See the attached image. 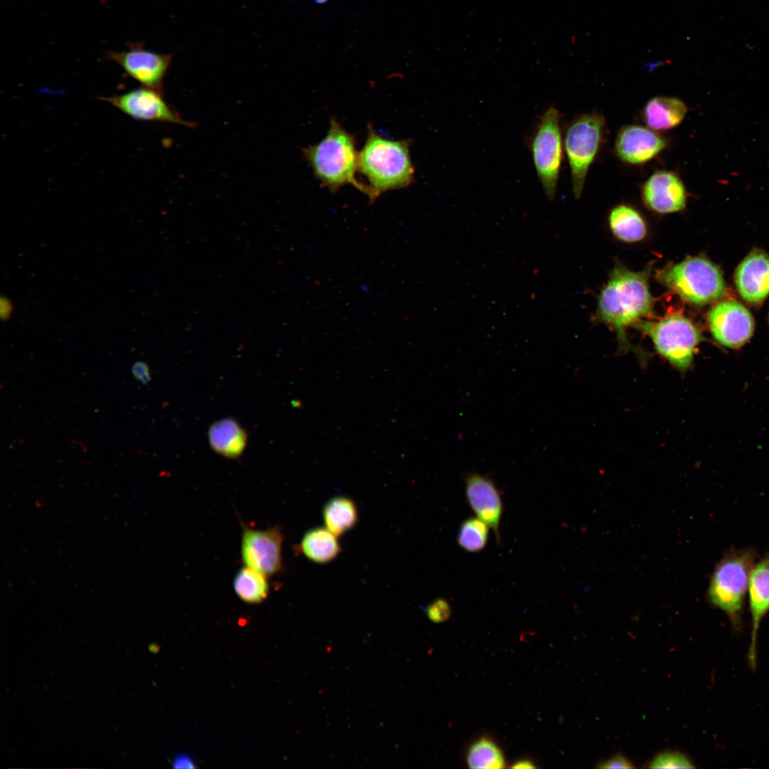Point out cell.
<instances>
[{
  "instance_id": "cb8c5ba5",
  "label": "cell",
  "mask_w": 769,
  "mask_h": 769,
  "mask_svg": "<svg viewBox=\"0 0 769 769\" xmlns=\"http://www.w3.org/2000/svg\"><path fill=\"white\" fill-rule=\"evenodd\" d=\"M466 761L471 768H503L506 764L501 748L486 737L479 738L470 746Z\"/></svg>"
},
{
  "instance_id": "8fae6325",
  "label": "cell",
  "mask_w": 769,
  "mask_h": 769,
  "mask_svg": "<svg viewBox=\"0 0 769 769\" xmlns=\"http://www.w3.org/2000/svg\"><path fill=\"white\" fill-rule=\"evenodd\" d=\"M283 535L278 526L266 530L245 527L241 536L242 561L266 576L278 574L283 569Z\"/></svg>"
},
{
  "instance_id": "52a82bcc",
  "label": "cell",
  "mask_w": 769,
  "mask_h": 769,
  "mask_svg": "<svg viewBox=\"0 0 769 769\" xmlns=\"http://www.w3.org/2000/svg\"><path fill=\"white\" fill-rule=\"evenodd\" d=\"M605 129L603 115L592 112L577 117L566 130L565 149L576 199L582 194L589 169L602 144Z\"/></svg>"
},
{
  "instance_id": "603a6c76",
  "label": "cell",
  "mask_w": 769,
  "mask_h": 769,
  "mask_svg": "<svg viewBox=\"0 0 769 769\" xmlns=\"http://www.w3.org/2000/svg\"><path fill=\"white\" fill-rule=\"evenodd\" d=\"M266 575L249 567L241 568L234 579L237 596L248 604H258L266 599L269 585Z\"/></svg>"
},
{
  "instance_id": "484cf974",
  "label": "cell",
  "mask_w": 769,
  "mask_h": 769,
  "mask_svg": "<svg viewBox=\"0 0 769 769\" xmlns=\"http://www.w3.org/2000/svg\"><path fill=\"white\" fill-rule=\"evenodd\" d=\"M651 768H691L694 765L683 753L666 751L657 755L651 762Z\"/></svg>"
},
{
  "instance_id": "3957f363",
  "label": "cell",
  "mask_w": 769,
  "mask_h": 769,
  "mask_svg": "<svg viewBox=\"0 0 769 769\" xmlns=\"http://www.w3.org/2000/svg\"><path fill=\"white\" fill-rule=\"evenodd\" d=\"M409 146V140H389L367 126L365 145L358 153L357 171L367 179L377 197L406 188L414 182Z\"/></svg>"
},
{
  "instance_id": "30bf717a",
  "label": "cell",
  "mask_w": 769,
  "mask_h": 769,
  "mask_svg": "<svg viewBox=\"0 0 769 769\" xmlns=\"http://www.w3.org/2000/svg\"><path fill=\"white\" fill-rule=\"evenodd\" d=\"M112 105L130 117L145 121H157L193 127L164 99L163 93L146 87L126 93L99 98Z\"/></svg>"
},
{
  "instance_id": "9c48e42d",
  "label": "cell",
  "mask_w": 769,
  "mask_h": 769,
  "mask_svg": "<svg viewBox=\"0 0 769 769\" xmlns=\"http://www.w3.org/2000/svg\"><path fill=\"white\" fill-rule=\"evenodd\" d=\"M127 46V51H108L105 58L119 65L127 75L142 86L163 93V80L174 54H162L147 50L141 42H130Z\"/></svg>"
},
{
  "instance_id": "6da1fadb",
  "label": "cell",
  "mask_w": 769,
  "mask_h": 769,
  "mask_svg": "<svg viewBox=\"0 0 769 769\" xmlns=\"http://www.w3.org/2000/svg\"><path fill=\"white\" fill-rule=\"evenodd\" d=\"M654 298L644 271L621 266L612 271L598 300V318L616 332L621 349H632L626 330L653 312ZM633 349V348H632Z\"/></svg>"
},
{
  "instance_id": "ac0fdd59",
  "label": "cell",
  "mask_w": 769,
  "mask_h": 769,
  "mask_svg": "<svg viewBox=\"0 0 769 769\" xmlns=\"http://www.w3.org/2000/svg\"><path fill=\"white\" fill-rule=\"evenodd\" d=\"M686 105L674 97L656 96L644 105L642 116L647 127L664 131L678 126L687 113Z\"/></svg>"
},
{
  "instance_id": "5b68a950",
  "label": "cell",
  "mask_w": 769,
  "mask_h": 769,
  "mask_svg": "<svg viewBox=\"0 0 769 769\" xmlns=\"http://www.w3.org/2000/svg\"><path fill=\"white\" fill-rule=\"evenodd\" d=\"M635 325L650 338L656 352L674 369L684 373L691 367L701 335L689 319L674 313Z\"/></svg>"
},
{
  "instance_id": "5bb4252c",
  "label": "cell",
  "mask_w": 769,
  "mask_h": 769,
  "mask_svg": "<svg viewBox=\"0 0 769 769\" xmlns=\"http://www.w3.org/2000/svg\"><path fill=\"white\" fill-rule=\"evenodd\" d=\"M666 145V140L649 127L628 125L618 131L614 151L622 162L639 165L655 158Z\"/></svg>"
},
{
  "instance_id": "7402d4cb",
  "label": "cell",
  "mask_w": 769,
  "mask_h": 769,
  "mask_svg": "<svg viewBox=\"0 0 769 769\" xmlns=\"http://www.w3.org/2000/svg\"><path fill=\"white\" fill-rule=\"evenodd\" d=\"M609 224L615 236L627 242L639 241L647 233L642 215L633 207L625 204L616 206L611 210Z\"/></svg>"
},
{
  "instance_id": "d6a6232c",
  "label": "cell",
  "mask_w": 769,
  "mask_h": 769,
  "mask_svg": "<svg viewBox=\"0 0 769 769\" xmlns=\"http://www.w3.org/2000/svg\"><path fill=\"white\" fill-rule=\"evenodd\" d=\"M328 1V0H313V1L315 3H316V4H323L326 3Z\"/></svg>"
},
{
  "instance_id": "e0dca14e",
  "label": "cell",
  "mask_w": 769,
  "mask_h": 769,
  "mask_svg": "<svg viewBox=\"0 0 769 769\" xmlns=\"http://www.w3.org/2000/svg\"><path fill=\"white\" fill-rule=\"evenodd\" d=\"M735 282L746 302L761 303L769 294V256L760 250L751 251L737 267Z\"/></svg>"
},
{
  "instance_id": "4fadbf2b",
  "label": "cell",
  "mask_w": 769,
  "mask_h": 769,
  "mask_svg": "<svg viewBox=\"0 0 769 769\" xmlns=\"http://www.w3.org/2000/svg\"><path fill=\"white\" fill-rule=\"evenodd\" d=\"M641 195L645 206L659 214L680 211L686 204L684 183L672 171L661 169L652 173L642 184Z\"/></svg>"
},
{
  "instance_id": "277c9868",
  "label": "cell",
  "mask_w": 769,
  "mask_h": 769,
  "mask_svg": "<svg viewBox=\"0 0 769 769\" xmlns=\"http://www.w3.org/2000/svg\"><path fill=\"white\" fill-rule=\"evenodd\" d=\"M755 552L751 548L727 553L717 563L708 589L710 602L723 611L731 624L738 628Z\"/></svg>"
},
{
  "instance_id": "7c38bea8",
  "label": "cell",
  "mask_w": 769,
  "mask_h": 769,
  "mask_svg": "<svg viewBox=\"0 0 769 769\" xmlns=\"http://www.w3.org/2000/svg\"><path fill=\"white\" fill-rule=\"evenodd\" d=\"M708 321L715 340L731 348L745 344L754 330L750 313L736 300H724L716 304L709 311Z\"/></svg>"
},
{
  "instance_id": "ba28073f",
  "label": "cell",
  "mask_w": 769,
  "mask_h": 769,
  "mask_svg": "<svg viewBox=\"0 0 769 769\" xmlns=\"http://www.w3.org/2000/svg\"><path fill=\"white\" fill-rule=\"evenodd\" d=\"M560 117L555 108L546 110L531 142L534 166L549 200L555 199L563 159Z\"/></svg>"
},
{
  "instance_id": "4316f807",
  "label": "cell",
  "mask_w": 769,
  "mask_h": 769,
  "mask_svg": "<svg viewBox=\"0 0 769 769\" xmlns=\"http://www.w3.org/2000/svg\"><path fill=\"white\" fill-rule=\"evenodd\" d=\"M428 619L434 623H441L449 619L451 616V607L444 599L438 598L422 607Z\"/></svg>"
},
{
  "instance_id": "8992f818",
  "label": "cell",
  "mask_w": 769,
  "mask_h": 769,
  "mask_svg": "<svg viewBox=\"0 0 769 769\" xmlns=\"http://www.w3.org/2000/svg\"><path fill=\"white\" fill-rule=\"evenodd\" d=\"M662 283L684 300L705 305L721 298L725 283L718 268L701 257L688 258L663 269L659 274Z\"/></svg>"
},
{
  "instance_id": "f1b7e54d",
  "label": "cell",
  "mask_w": 769,
  "mask_h": 769,
  "mask_svg": "<svg viewBox=\"0 0 769 769\" xmlns=\"http://www.w3.org/2000/svg\"><path fill=\"white\" fill-rule=\"evenodd\" d=\"M600 768H634L632 763L622 755H616L606 761L602 763Z\"/></svg>"
},
{
  "instance_id": "f546056e",
  "label": "cell",
  "mask_w": 769,
  "mask_h": 769,
  "mask_svg": "<svg viewBox=\"0 0 769 769\" xmlns=\"http://www.w3.org/2000/svg\"><path fill=\"white\" fill-rule=\"evenodd\" d=\"M174 768H197L193 759L187 754L181 753L176 755L172 762Z\"/></svg>"
},
{
  "instance_id": "2e32d148",
  "label": "cell",
  "mask_w": 769,
  "mask_h": 769,
  "mask_svg": "<svg viewBox=\"0 0 769 769\" xmlns=\"http://www.w3.org/2000/svg\"><path fill=\"white\" fill-rule=\"evenodd\" d=\"M748 595L752 621L748 658L750 666L755 669L758 632L762 619L769 612V552L753 565L749 577Z\"/></svg>"
},
{
  "instance_id": "1f68e13d",
  "label": "cell",
  "mask_w": 769,
  "mask_h": 769,
  "mask_svg": "<svg viewBox=\"0 0 769 769\" xmlns=\"http://www.w3.org/2000/svg\"><path fill=\"white\" fill-rule=\"evenodd\" d=\"M535 765L528 760H520L514 763L512 765L513 768H534Z\"/></svg>"
},
{
  "instance_id": "9a60e30c",
  "label": "cell",
  "mask_w": 769,
  "mask_h": 769,
  "mask_svg": "<svg viewBox=\"0 0 769 769\" xmlns=\"http://www.w3.org/2000/svg\"><path fill=\"white\" fill-rule=\"evenodd\" d=\"M464 481L469 505L477 518L493 530L497 542H500L503 503L499 489L491 478L476 473L468 474Z\"/></svg>"
},
{
  "instance_id": "4dcf8cb0",
  "label": "cell",
  "mask_w": 769,
  "mask_h": 769,
  "mask_svg": "<svg viewBox=\"0 0 769 769\" xmlns=\"http://www.w3.org/2000/svg\"><path fill=\"white\" fill-rule=\"evenodd\" d=\"M1 317L3 320H8L12 313L13 306L11 302L6 298L2 296L1 298Z\"/></svg>"
},
{
  "instance_id": "83f0119b",
  "label": "cell",
  "mask_w": 769,
  "mask_h": 769,
  "mask_svg": "<svg viewBox=\"0 0 769 769\" xmlns=\"http://www.w3.org/2000/svg\"><path fill=\"white\" fill-rule=\"evenodd\" d=\"M132 374L135 380L142 384H148L151 380V374L148 365L143 361L135 362L132 367Z\"/></svg>"
},
{
  "instance_id": "d4e9b609",
  "label": "cell",
  "mask_w": 769,
  "mask_h": 769,
  "mask_svg": "<svg viewBox=\"0 0 769 769\" xmlns=\"http://www.w3.org/2000/svg\"><path fill=\"white\" fill-rule=\"evenodd\" d=\"M488 532L489 526L480 518H466L459 528L457 543L467 552L478 553L486 547Z\"/></svg>"
},
{
  "instance_id": "44dd1931",
  "label": "cell",
  "mask_w": 769,
  "mask_h": 769,
  "mask_svg": "<svg viewBox=\"0 0 769 769\" xmlns=\"http://www.w3.org/2000/svg\"><path fill=\"white\" fill-rule=\"evenodd\" d=\"M322 517L325 527L339 537L357 525L359 519L357 506L348 496H335L323 506Z\"/></svg>"
},
{
  "instance_id": "ffe728a7",
  "label": "cell",
  "mask_w": 769,
  "mask_h": 769,
  "mask_svg": "<svg viewBox=\"0 0 769 769\" xmlns=\"http://www.w3.org/2000/svg\"><path fill=\"white\" fill-rule=\"evenodd\" d=\"M338 538L325 526L314 527L303 534L297 549L310 561L327 564L342 551Z\"/></svg>"
},
{
  "instance_id": "d6986e66",
  "label": "cell",
  "mask_w": 769,
  "mask_h": 769,
  "mask_svg": "<svg viewBox=\"0 0 769 769\" xmlns=\"http://www.w3.org/2000/svg\"><path fill=\"white\" fill-rule=\"evenodd\" d=\"M208 438L211 449L217 454L228 459H236L243 454L248 434L238 422L227 417L210 426Z\"/></svg>"
},
{
  "instance_id": "7a4b0ae2",
  "label": "cell",
  "mask_w": 769,
  "mask_h": 769,
  "mask_svg": "<svg viewBox=\"0 0 769 769\" xmlns=\"http://www.w3.org/2000/svg\"><path fill=\"white\" fill-rule=\"evenodd\" d=\"M355 137L332 117L326 135L318 143L303 149V155L321 186L335 192L350 184L368 197H378L370 185L356 179L358 153Z\"/></svg>"
}]
</instances>
